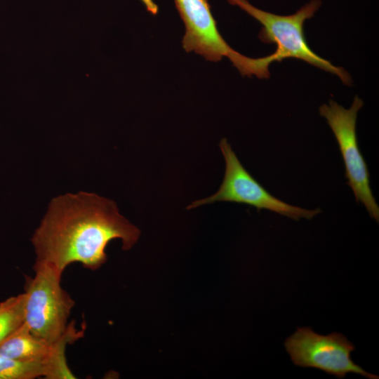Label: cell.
Masks as SVG:
<instances>
[{
  "mask_svg": "<svg viewBox=\"0 0 379 379\" xmlns=\"http://www.w3.org/2000/svg\"><path fill=\"white\" fill-rule=\"evenodd\" d=\"M140 230L119 213L116 203L95 193L79 192L55 197L31 238L34 263L59 273L74 263L96 270L107 261L109 242L120 239L131 249Z\"/></svg>",
  "mask_w": 379,
  "mask_h": 379,
  "instance_id": "cell-1",
  "label": "cell"
},
{
  "mask_svg": "<svg viewBox=\"0 0 379 379\" xmlns=\"http://www.w3.org/2000/svg\"><path fill=\"white\" fill-rule=\"evenodd\" d=\"M149 11L152 14H157L158 8L157 6L153 2L152 0H142Z\"/></svg>",
  "mask_w": 379,
  "mask_h": 379,
  "instance_id": "cell-11",
  "label": "cell"
},
{
  "mask_svg": "<svg viewBox=\"0 0 379 379\" xmlns=\"http://www.w3.org/2000/svg\"><path fill=\"white\" fill-rule=\"evenodd\" d=\"M239 6L262 25L258 34L264 43L274 44L277 49L273 55L275 61L293 58L305 61L314 67L337 75L346 85H351L349 73L343 67H336L319 57L308 46L304 35V22L312 18L320 8V0H311L296 13L279 15L260 10L248 0H227Z\"/></svg>",
  "mask_w": 379,
  "mask_h": 379,
  "instance_id": "cell-2",
  "label": "cell"
},
{
  "mask_svg": "<svg viewBox=\"0 0 379 379\" xmlns=\"http://www.w3.org/2000/svg\"><path fill=\"white\" fill-rule=\"evenodd\" d=\"M48 371L44 363L20 361L0 355V379L46 378Z\"/></svg>",
  "mask_w": 379,
  "mask_h": 379,
  "instance_id": "cell-10",
  "label": "cell"
},
{
  "mask_svg": "<svg viewBox=\"0 0 379 379\" xmlns=\"http://www.w3.org/2000/svg\"><path fill=\"white\" fill-rule=\"evenodd\" d=\"M25 293L0 302V343L24 323Z\"/></svg>",
  "mask_w": 379,
  "mask_h": 379,
  "instance_id": "cell-9",
  "label": "cell"
},
{
  "mask_svg": "<svg viewBox=\"0 0 379 379\" xmlns=\"http://www.w3.org/2000/svg\"><path fill=\"white\" fill-rule=\"evenodd\" d=\"M185 24L182 46L206 60L219 61L228 58L243 76L268 78L270 73L265 58H251L232 48L217 28L207 0H175Z\"/></svg>",
  "mask_w": 379,
  "mask_h": 379,
  "instance_id": "cell-4",
  "label": "cell"
},
{
  "mask_svg": "<svg viewBox=\"0 0 379 379\" xmlns=\"http://www.w3.org/2000/svg\"><path fill=\"white\" fill-rule=\"evenodd\" d=\"M364 102L356 95L349 109L333 100L328 105L319 107V114L324 117L333 131L345 164L347 185L353 192L355 200L366 208L371 218L379 222V207L374 198L369 180V171L361 154L356 133L357 113Z\"/></svg>",
  "mask_w": 379,
  "mask_h": 379,
  "instance_id": "cell-5",
  "label": "cell"
},
{
  "mask_svg": "<svg viewBox=\"0 0 379 379\" xmlns=\"http://www.w3.org/2000/svg\"><path fill=\"white\" fill-rule=\"evenodd\" d=\"M284 347L295 366L317 368L338 378H344L349 373L368 379L379 378L354 363L351 352L355 346L340 333L323 335L310 327H298L286 339Z\"/></svg>",
  "mask_w": 379,
  "mask_h": 379,
  "instance_id": "cell-7",
  "label": "cell"
},
{
  "mask_svg": "<svg viewBox=\"0 0 379 379\" xmlns=\"http://www.w3.org/2000/svg\"><path fill=\"white\" fill-rule=\"evenodd\" d=\"M219 147L225 161V175L219 190L208 198L193 201L187 209L216 201H229L253 206L258 212L261 209L269 210L294 220L302 218L312 220L321 212L319 208L308 210L274 197L245 169L226 138L220 140Z\"/></svg>",
  "mask_w": 379,
  "mask_h": 379,
  "instance_id": "cell-6",
  "label": "cell"
},
{
  "mask_svg": "<svg viewBox=\"0 0 379 379\" xmlns=\"http://www.w3.org/2000/svg\"><path fill=\"white\" fill-rule=\"evenodd\" d=\"M56 345L57 342L51 344L35 336L23 323L0 343V355L20 361L43 362L47 368V378L49 361L55 354Z\"/></svg>",
  "mask_w": 379,
  "mask_h": 379,
  "instance_id": "cell-8",
  "label": "cell"
},
{
  "mask_svg": "<svg viewBox=\"0 0 379 379\" xmlns=\"http://www.w3.org/2000/svg\"><path fill=\"white\" fill-rule=\"evenodd\" d=\"M26 276L24 323L35 336L53 344L65 334L74 300L61 286L62 274L48 265H34Z\"/></svg>",
  "mask_w": 379,
  "mask_h": 379,
  "instance_id": "cell-3",
  "label": "cell"
}]
</instances>
